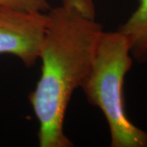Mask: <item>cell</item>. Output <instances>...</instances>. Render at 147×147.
<instances>
[{
    "label": "cell",
    "instance_id": "obj_1",
    "mask_svg": "<svg viewBox=\"0 0 147 147\" xmlns=\"http://www.w3.org/2000/svg\"><path fill=\"white\" fill-rule=\"evenodd\" d=\"M92 0H62L47 11L38 59L42 67L30 101L40 147H70L64 132L69 102L89 71L102 34Z\"/></svg>",
    "mask_w": 147,
    "mask_h": 147
},
{
    "label": "cell",
    "instance_id": "obj_2",
    "mask_svg": "<svg viewBox=\"0 0 147 147\" xmlns=\"http://www.w3.org/2000/svg\"><path fill=\"white\" fill-rule=\"evenodd\" d=\"M132 62L126 38L119 31H103L80 86L88 100L105 116L112 147H147V132L130 121L124 107V79Z\"/></svg>",
    "mask_w": 147,
    "mask_h": 147
},
{
    "label": "cell",
    "instance_id": "obj_3",
    "mask_svg": "<svg viewBox=\"0 0 147 147\" xmlns=\"http://www.w3.org/2000/svg\"><path fill=\"white\" fill-rule=\"evenodd\" d=\"M47 11L0 7V55L9 54L30 67L38 60Z\"/></svg>",
    "mask_w": 147,
    "mask_h": 147
},
{
    "label": "cell",
    "instance_id": "obj_4",
    "mask_svg": "<svg viewBox=\"0 0 147 147\" xmlns=\"http://www.w3.org/2000/svg\"><path fill=\"white\" fill-rule=\"evenodd\" d=\"M118 31L127 40L133 60L147 61V0H139L136 10Z\"/></svg>",
    "mask_w": 147,
    "mask_h": 147
},
{
    "label": "cell",
    "instance_id": "obj_5",
    "mask_svg": "<svg viewBox=\"0 0 147 147\" xmlns=\"http://www.w3.org/2000/svg\"><path fill=\"white\" fill-rule=\"evenodd\" d=\"M0 7L38 12H46L51 8L48 0H0Z\"/></svg>",
    "mask_w": 147,
    "mask_h": 147
}]
</instances>
